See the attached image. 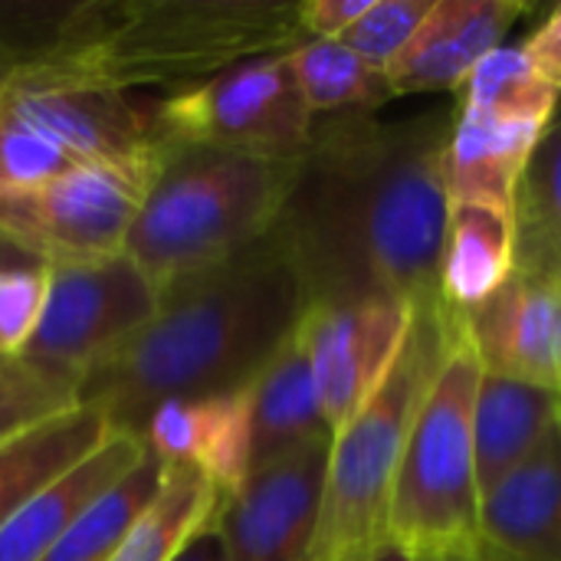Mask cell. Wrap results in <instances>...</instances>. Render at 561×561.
<instances>
[{"instance_id": "1", "label": "cell", "mask_w": 561, "mask_h": 561, "mask_svg": "<svg viewBox=\"0 0 561 561\" xmlns=\"http://www.w3.org/2000/svg\"><path fill=\"white\" fill-rule=\"evenodd\" d=\"M454 122L457 108L316 118L270 230L306 306L440 296Z\"/></svg>"}, {"instance_id": "2", "label": "cell", "mask_w": 561, "mask_h": 561, "mask_svg": "<svg viewBox=\"0 0 561 561\" xmlns=\"http://www.w3.org/2000/svg\"><path fill=\"white\" fill-rule=\"evenodd\" d=\"M302 312L306 296L266 233L240 256L164 286L154 319L76 381V404L138 437L164 401L247 391Z\"/></svg>"}, {"instance_id": "3", "label": "cell", "mask_w": 561, "mask_h": 561, "mask_svg": "<svg viewBox=\"0 0 561 561\" xmlns=\"http://www.w3.org/2000/svg\"><path fill=\"white\" fill-rule=\"evenodd\" d=\"M302 39L293 0H82L66 39L23 69L164 99Z\"/></svg>"}, {"instance_id": "4", "label": "cell", "mask_w": 561, "mask_h": 561, "mask_svg": "<svg viewBox=\"0 0 561 561\" xmlns=\"http://www.w3.org/2000/svg\"><path fill=\"white\" fill-rule=\"evenodd\" d=\"M293 171L296 158L171 145L125 237L128 260L161 293L240 256L273 230Z\"/></svg>"}, {"instance_id": "5", "label": "cell", "mask_w": 561, "mask_h": 561, "mask_svg": "<svg viewBox=\"0 0 561 561\" xmlns=\"http://www.w3.org/2000/svg\"><path fill=\"white\" fill-rule=\"evenodd\" d=\"M457 342V312L440 296L411 309L391 371L362 411L332 434L312 561H355L388 539L391 490L408 437Z\"/></svg>"}, {"instance_id": "6", "label": "cell", "mask_w": 561, "mask_h": 561, "mask_svg": "<svg viewBox=\"0 0 561 561\" xmlns=\"http://www.w3.org/2000/svg\"><path fill=\"white\" fill-rule=\"evenodd\" d=\"M483 368L457 342L408 437L388 510V539L414 556L480 549V480L473 454V404Z\"/></svg>"}, {"instance_id": "7", "label": "cell", "mask_w": 561, "mask_h": 561, "mask_svg": "<svg viewBox=\"0 0 561 561\" xmlns=\"http://www.w3.org/2000/svg\"><path fill=\"white\" fill-rule=\"evenodd\" d=\"M158 118L168 145L276 161L299 158L316 125L286 53L250 59L194 89L158 95Z\"/></svg>"}, {"instance_id": "8", "label": "cell", "mask_w": 561, "mask_h": 561, "mask_svg": "<svg viewBox=\"0 0 561 561\" xmlns=\"http://www.w3.org/2000/svg\"><path fill=\"white\" fill-rule=\"evenodd\" d=\"M154 171L72 164L46 184L0 194V240L46 266L125 253V237Z\"/></svg>"}, {"instance_id": "9", "label": "cell", "mask_w": 561, "mask_h": 561, "mask_svg": "<svg viewBox=\"0 0 561 561\" xmlns=\"http://www.w3.org/2000/svg\"><path fill=\"white\" fill-rule=\"evenodd\" d=\"M158 286L115 253L89 263L49 266V293L23 365L72 385L158 312Z\"/></svg>"}, {"instance_id": "10", "label": "cell", "mask_w": 561, "mask_h": 561, "mask_svg": "<svg viewBox=\"0 0 561 561\" xmlns=\"http://www.w3.org/2000/svg\"><path fill=\"white\" fill-rule=\"evenodd\" d=\"M0 112L43 131L76 164L158 168L171 148L161 131L158 95L46 79L23 66L0 102Z\"/></svg>"}, {"instance_id": "11", "label": "cell", "mask_w": 561, "mask_h": 561, "mask_svg": "<svg viewBox=\"0 0 561 561\" xmlns=\"http://www.w3.org/2000/svg\"><path fill=\"white\" fill-rule=\"evenodd\" d=\"M332 437L253 470L220 496L214 523L227 561H312Z\"/></svg>"}, {"instance_id": "12", "label": "cell", "mask_w": 561, "mask_h": 561, "mask_svg": "<svg viewBox=\"0 0 561 561\" xmlns=\"http://www.w3.org/2000/svg\"><path fill=\"white\" fill-rule=\"evenodd\" d=\"M411 309L391 299L306 306L299 339L306 345L329 431H342L391 371Z\"/></svg>"}, {"instance_id": "13", "label": "cell", "mask_w": 561, "mask_h": 561, "mask_svg": "<svg viewBox=\"0 0 561 561\" xmlns=\"http://www.w3.org/2000/svg\"><path fill=\"white\" fill-rule=\"evenodd\" d=\"M463 342L490 375L561 391V283L513 273L486 302L457 312Z\"/></svg>"}, {"instance_id": "14", "label": "cell", "mask_w": 561, "mask_h": 561, "mask_svg": "<svg viewBox=\"0 0 561 561\" xmlns=\"http://www.w3.org/2000/svg\"><path fill=\"white\" fill-rule=\"evenodd\" d=\"M529 10L523 0H434L411 46L385 72L394 99L463 92L473 69L506 46L510 30Z\"/></svg>"}, {"instance_id": "15", "label": "cell", "mask_w": 561, "mask_h": 561, "mask_svg": "<svg viewBox=\"0 0 561 561\" xmlns=\"http://www.w3.org/2000/svg\"><path fill=\"white\" fill-rule=\"evenodd\" d=\"M138 440L161 460L201 470L220 496L250 477V401L247 391L174 398L151 411Z\"/></svg>"}, {"instance_id": "16", "label": "cell", "mask_w": 561, "mask_h": 561, "mask_svg": "<svg viewBox=\"0 0 561 561\" xmlns=\"http://www.w3.org/2000/svg\"><path fill=\"white\" fill-rule=\"evenodd\" d=\"M477 552L500 561H561V424L536 457L483 493Z\"/></svg>"}, {"instance_id": "17", "label": "cell", "mask_w": 561, "mask_h": 561, "mask_svg": "<svg viewBox=\"0 0 561 561\" xmlns=\"http://www.w3.org/2000/svg\"><path fill=\"white\" fill-rule=\"evenodd\" d=\"M148 447L138 437L112 431L102 447H95L85 460L66 470L59 480L43 486L13 519L0 529V561H39L62 533L122 477H128Z\"/></svg>"}, {"instance_id": "18", "label": "cell", "mask_w": 561, "mask_h": 561, "mask_svg": "<svg viewBox=\"0 0 561 561\" xmlns=\"http://www.w3.org/2000/svg\"><path fill=\"white\" fill-rule=\"evenodd\" d=\"M561 424V391L483 371L473 404L480 493L516 473Z\"/></svg>"}, {"instance_id": "19", "label": "cell", "mask_w": 561, "mask_h": 561, "mask_svg": "<svg viewBox=\"0 0 561 561\" xmlns=\"http://www.w3.org/2000/svg\"><path fill=\"white\" fill-rule=\"evenodd\" d=\"M247 401H250V440H253L250 473L306 444L332 437L299 329L273 355V362L253 378V385L247 388Z\"/></svg>"}, {"instance_id": "20", "label": "cell", "mask_w": 561, "mask_h": 561, "mask_svg": "<svg viewBox=\"0 0 561 561\" xmlns=\"http://www.w3.org/2000/svg\"><path fill=\"white\" fill-rule=\"evenodd\" d=\"M546 128L510 125L457 108L454 135L444 154L450 201H473L513 210L526 164Z\"/></svg>"}, {"instance_id": "21", "label": "cell", "mask_w": 561, "mask_h": 561, "mask_svg": "<svg viewBox=\"0 0 561 561\" xmlns=\"http://www.w3.org/2000/svg\"><path fill=\"white\" fill-rule=\"evenodd\" d=\"M516 273L513 210L450 201L440 250V299L454 312L477 309Z\"/></svg>"}, {"instance_id": "22", "label": "cell", "mask_w": 561, "mask_h": 561, "mask_svg": "<svg viewBox=\"0 0 561 561\" xmlns=\"http://www.w3.org/2000/svg\"><path fill=\"white\" fill-rule=\"evenodd\" d=\"M112 427L89 408L53 414L0 444V529L43 486L59 480L95 447L108 440Z\"/></svg>"}, {"instance_id": "23", "label": "cell", "mask_w": 561, "mask_h": 561, "mask_svg": "<svg viewBox=\"0 0 561 561\" xmlns=\"http://www.w3.org/2000/svg\"><path fill=\"white\" fill-rule=\"evenodd\" d=\"M220 490L194 467L164 463L161 490L108 561H174L214 519Z\"/></svg>"}, {"instance_id": "24", "label": "cell", "mask_w": 561, "mask_h": 561, "mask_svg": "<svg viewBox=\"0 0 561 561\" xmlns=\"http://www.w3.org/2000/svg\"><path fill=\"white\" fill-rule=\"evenodd\" d=\"M513 220L516 270L561 283V105L526 164Z\"/></svg>"}, {"instance_id": "25", "label": "cell", "mask_w": 561, "mask_h": 561, "mask_svg": "<svg viewBox=\"0 0 561 561\" xmlns=\"http://www.w3.org/2000/svg\"><path fill=\"white\" fill-rule=\"evenodd\" d=\"M286 56L316 118L381 112L388 102H394L388 76L368 66L342 39H302Z\"/></svg>"}, {"instance_id": "26", "label": "cell", "mask_w": 561, "mask_h": 561, "mask_svg": "<svg viewBox=\"0 0 561 561\" xmlns=\"http://www.w3.org/2000/svg\"><path fill=\"white\" fill-rule=\"evenodd\" d=\"M559 105L561 92L533 66L519 43L490 53L460 92L463 112L533 128H546Z\"/></svg>"}, {"instance_id": "27", "label": "cell", "mask_w": 561, "mask_h": 561, "mask_svg": "<svg viewBox=\"0 0 561 561\" xmlns=\"http://www.w3.org/2000/svg\"><path fill=\"white\" fill-rule=\"evenodd\" d=\"M164 463L148 450L145 460L122 477L105 496H99L39 561H108L125 533L151 506L161 490Z\"/></svg>"}, {"instance_id": "28", "label": "cell", "mask_w": 561, "mask_h": 561, "mask_svg": "<svg viewBox=\"0 0 561 561\" xmlns=\"http://www.w3.org/2000/svg\"><path fill=\"white\" fill-rule=\"evenodd\" d=\"M82 0H0V59L30 66L69 33Z\"/></svg>"}, {"instance_id": "29", "label": "cell", "mask_w": 561, "mask_h": 561, "mask_svg": "<svg viewBox=\"0 0 561 561\" xmlns=\"http://www.w3.org/2000/svg\"><path fill=\"white\" fill-rule=\"evenodd\" d=\"M434 0H371L365 16L339 39L355 49L368 66L388 72L424 26Z\"/></svg>"}, {"instance_id": "30", "label": "cell", "mask_w": 561, "mask_h": 561, "mask_svg": "<svg viewBox=\"0 0 561 561\" xmlns=\"http://www.w3.org/2000/svg\"><path fill=\"white\" fill-rule=\"evenodd\" d=\"M76 161L33 125L0 112V194L30 191L69 171Z\"/></svg>"}, {"instance_id": "31", "label": "cell", "mask_w": 561, "mask_h": 561, "mask_svg": "<svg viewBox=\"0 0 561 561\" xmlns=\"http://www.w3.org/2000/svg\"><path fill=\"white\" fill-rule=\"evenodd\" d=\"M49 293V266L33 263L0 273V358L20 362L36 335Z\"/></svg>"}, {"instance_id": "32", "label": "cell", "mask_w": 561, "mask_h": 561, "mask_svg": "<svg viewBox=\"0 0 561 561\" xmlns=\"http://www.w3.org/2000/svg\"><path fill=\"white\" fill-rule=\"evenodd\" d=\"M69 408H76L72 385L46 378L39 371H33L23 381L0 385V444Z\"/></svg>"}, {"instance_id": "33", "label": "cell", "mask_w": 561, "mask_h": 561, "mask_svg": "<svg viewBox=\"0 0 561 561\" xmlns=\"http://www.w3.org/2000/svg\"><path fill=\"white\" fill-rule=\"evenodd\" d=\"M368 7L371 0H306L299 3V16L309 39H339L365 16Z\"/></svg>"}, {"instance_id": "34", "label": "cell", "mask_w": 561, "mask_h": 561, "mask_svg": "<svg viewBox=\"0 0 561 561\" xmlns=\"http://www.w3.org/2000/svg\"><path fill=\"white\" fill-rule=\"evenodd\" d=\"M533 66L561 92V3L519 43Z\"/></svg>"}, {"instance_id": "35", "label": "cell", "mask_w": 561, "mask_h": 561, "mask_svg": "<svg viewBox=\"0 0 561 561\" xmlns=\"http://www.w3.org/2000/svg\"><path fill=\"white\" fill-rule=\"evenodd\" d=\"M174 561H227V549H224V539H220L217 523L210 519V523L184 546V552Z\"/></svg>"}, {"instance_id": "36", "label": "cell", "mask_w": 561, "mask_h": 561, "mask_svg": "<svg viewBox=\"0 0 561 561\" xmlns=\"http://www.w3.org/2000/svg\"><path fill=\"white\" fill-rule=\"evenodd\" d=\"M355 561H417V556H414L411 549H404V546H398V542L385 539V542H378L371 552H365L362 559H355Z\"/></svg>"}, {"instance_id": "37", "label": "cell", "mask_w": 561, "mask_h": 561, "mask_svg": "<svg viewBox=\"0 0 561 561\" xmlns=\"http://www.w3.org/2000/svg\"><path fill=\"white\" fill-rule=\"evenodd\" d=\"M33 263H39V260L26 256V253L16 250L13 243L0 240V273H3V270H20V266H33ZM43 266H46V263H43Z\"/></svg>"}, {"instance_id": "38", "label": "cell", "mask_w": 561, "mask_h": 561, "mask_svg": "<svg viewBox=\"0 0 561 561\" xmlns=\"http://www.w3.org/2000/svg\"><path fill=\"white\" fill-rule=\"evenodd\" d=\"M30 375H33V368H26L23 362H3V358H0V385L23 381V378H30Z\"/></svg>"}, {"instance_id": "39", "label": "cell", "mask_w": 561, "mask_h": 561, "mask_svg": "<svg viewBox=\"0 0 561 561\" xmlns=\"http://www.w3.org/2000/svg\"><path fill=\"white\" fill-rule=\"evenodd\" d=\"M16 72H20V66H16V62H10V59H0V102H3L7 89L13 85Z\"/></svg>"}, {"instance_id": "40", "label": "cell", "mask_w": 561, "mask_h": 561, "mask_svg": "<svg viewBox=\"0 0 561 561\" xmlns=\"http://www.w3.org/2000/svg\"><path fill=\"white\" fill-rule=\"evenodd\" d=\"M417 561H473V556H457V552H431V556H417Z\"/></svg>"}, {"instance_id": "41", "label": "cell", "mask_w": 561, "mask_h": 561, "mask_svg": "<svg viewBox=\"0 0 561 561\" xmlns=\"http://www.w3.org/2000/svg\"><path fill=\"white\" fill-rule=\"evenodd\" d=\"M473 561H500V559H490V556H483V552H477V556H473Z\"/></svg>"}]
</instances>
